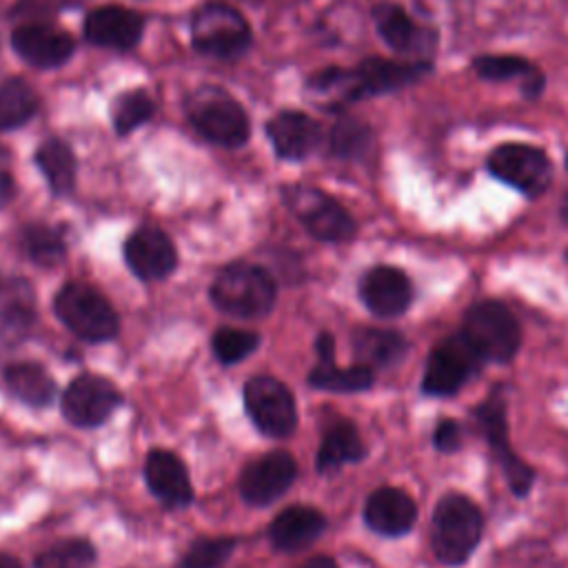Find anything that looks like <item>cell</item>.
<instances>
[{
  "label": "cell",
  "instance_id": "cell-1",
  "mask_svg": "<svg viewBox=\"0 0 568 568\" xmlns=\"http://www.w3.org/2000/svg\"><path fill=\"white\" fill-rule=\"evenodd\" d=\"M433 71L430 60H390V58H364L351 69L328 67L308 78L313 93L333 95L335 106L359 102L395 93L422 82Z\"/></svg>",
  "mask_w": 568,
  "mask_h": 568
},
{
  "label": "cell",
  "instance_id": "cell-2",
  "mask_svg": "<svg viewBox=\"0 0 568 568\" xmlns=\"http://www.w3.org/2000/svg\"><path fill=\"white\" fill-rule=\"evenodd\" d=\"M484 535V517L473 499L462 493L444 495L433 513L430 546L439 564L462 566Z\"/></svg>",
  "mask_w": 568,
  "mask_h": 568
},
{
  "label": "cell",
  "instance_id": "cell-3",
  "mask_svg": "<svg viewBox=\"0 0 568 568\" xmlns=\"http://www.w3.org/2000/svg\"><path fill=\"white\" fill-rule=\"evenodd\" d=\"M184 111L193 129L209 142L226 149L242 146L251 135L244 106L222 87L204 84L184 100Z\"/></svg>",
  "mask_w": 568,
  "mask_h": 568
},
{
  "label": "cell",
  "instance_id": "cell-4",
  "mask_svg": "<svg viewBox=\"0 0 568 568\" xmlns=\"http://www.w3.org/2000/svg\"><path fill=\"white\" fill-rule=\"evenodd\" d=\"M275 280L260 264H229L211 284V302L233 317H264L275 306Z\"/></svg>",
  "mask_w": 568,
  "mask_h": 568
},
{
  "label": "cell",
  "instance_id": "cell-5",
  "mask_svg": "<svg viewBox=\"0 0 568 568\" xmlns=\"http://www.w3.org/2000/svg\"><path fill=\"white\" fill-rule=\"evenodd\" d=\"M459 333L477 351L484 364H508L521 344V331L515 315L497 300L473 304L464 315Z\"/></svg>",
  "mask_w": 568,
  "mask_h": 568
},
{
  "label": "cell",
  "instance_id": "cell-6",
  "mask_svg": "<svg viewBox=\"0 0 568 568\" xmlns=\"http://www.w3.org/2000/svg\"><path fill=\"white\" fill-rule=\"evenodd\" d=\"M191 44L197 53L233 60L240 58L253 42L251 27L244 16L226 2H206L191 16Z\"/></svg>",
  "mask_w": 568,
  "mask_h": 568
},
{
  "label": "cell",
  "instance_id": "cell-7",
  "mask_svg": "<svg viewBox=\"0 0 568 568\" xmlns=\"http://www.w3.org/2000/svg\"><path fill=\"white\" fill-rule=\"evenodd\" d=\"M58 320L84 342H106L120 331V320L111 302L89 284L69 282L53 300Z\"/></svg>",
  "mask_w": 568,
  "mask_h": 568
},
{
  "label": "cell",
  "instance_id": "cell-8",
  "mask_svg": "<svg viewBox=\"0 0 568 568\" xmlns=\"http://www.w3.org/2000/svg\"><path fill=\"white\" fill-rule=\"evenodd\" d=\"M284 202L302 226L320 242H348L357 233L353 215L328 193L308 184L282 189Z\"/></svg>",
  "mask_w": 568,
  "mask_h": 568
},
{
  "label": "cell",
  "instance_id": "cell-9",
  "mask_svg": "<svg viewBox=\"0 0 568 568\" xmlns=\"http://www.w3.org/2000/svg\"><path fill=\"white\" fill-rule=\"evenodd\" d=\"M488 173L517 189L526 197H539L552 184V162L548 153L528 142L497 144L486 158Z\"/></svg>",
  "mask_w": 568,
  "mask_h": 568
},
{
  "label": "cell",
  "instance_id": "cell-10",
  "mask_svg": "<svg viewBox=\"0 0 568 568\" xmlns=\"http://www.w3.org/2000/svg\"><path fill=\"white\" fill-rule=\"evenodd\" d=\"M484 359L468 344L462 333H455L442 339L428 355L422 390L430 397H448L455 395L466 382L479 373Z\"/></svg>",
  "mask_w": 568,
  "mask_h": 568
},
{
  "label": "cell",
  "instance_id": "cell-11",
  "mask_svg": "<svg viewBox=\"0 0 568 568\" xmlns=\"http://www.w3.org/2000/svg\"><path fill=\"white\" fill-rule=\"evenodd\" d=\"M244 408L253 426L266 437H288L297 426V406L291 390L271 375H257L246 382Z\"/></svg>",
  "mask_w": 568,
  "mask_h": 568
},
{
  "label": "cell",
  "instance_id": "cell-12",
  "mask_svg": "<svg viewBox=\"0 0 568 568\" xmlns=\"http://www.w3.org/2000/svg\"><path fill=\"white\" fill-rule=\"evenodd\" d=\"M473 419L477 424V428H481L484 437L488 439L501 470H504V477L510 486V490L517 495V497H524L532 481H535V470L521 462L517 457V453L510 448V442H508V422H506V402L501 397L499 390L490 393L486 397L484 404H479L475 410H473Z\"/></svg>",
  "mask_w": 568,
  "mask_h": 568
},
{
  "label": "cell",
  "instance_id": "cell-13",
  "mask_svg": "<svg viewBox=\"0 0 568 568\" xmlns=\"http://www.w3.org/2000/svg\"><path fill=\"white\" fill-rule=\"evenodd\" d=\"M373 24L384 44L406 60H430L437 49V31L417 22L397 2H377L371 11Z\"/></svg>",
  "mask_w": 568,
  "mask_h": 568
},
{
  "label": "cell",
  "instance_id": "cell-14",
  "mask_svg": "<svg viewBox=\"0 0 568 568\" xmlns=\"http://www.w3.org/2000/svg\"><path fill=\"white\" fill-rule=\"evenodd\" d=\"M120 390L102 375L82 373L69 382L62 393V415L80 428L100 426L120 406Z\"/></svg>",
  "mask_w": 568,
  "mask_h": 568
},
{
  "label": "cell",
  "instance_id": "cell-15",
  "mask_svg": "<svg viewBox=\"0 0 568 568\" xmlns=\"http://www.w3.org/2000/svg\"><path fill=\"white\" fill-rule=\"evenodd\" d=\"M297 477V464L286 450H271L251 462L237 481L240 495L251 506H268L280 499Z\"/></svg>",
  "mask_w": 568,
  "mask_h": 568
},
{
  "label": "cell",
  "instance_id": "cell-16",
  "mask_svg": "<svg viewBox=\"0 0 568 568\" xmlns=\"http://www.w3.org/2000/svg\"><path fill=\"white\" fill-rule=\"evenodd\" d=\"M124 260L140 280H164L178 264V251L162 229L140 226L124 242Z\"/></svg>",
  "mask_w": 568,
  "mask_h": 568
},
{
  "label": "cell",
  "instance_id": "cell-17",
  "mask_svg": "<svg viewBox=\"0 0 568 568\" xmlns=\"http://www.w3.org/2000/svg\"><path fill=\"white\" fill-rule=\"evenodd\" d=\"M144 33V18L120 4H104L87 13L84 38L102 49L131 51Z\"/></svg>",
  "mask_w": 568,
  "mask_h": 568
},
{
  "label": "cell",
  "instance_id": "cell-18",
  "mask_svg": "<svg viewBox=\"0 0 568 568\" xmlns=\"http://www.w3.org/2000/svg\"><path fill=\"white\" fill-rule=\"evenodd\" d=\"M11 47L20 60L36 69H58L75 51V40L51 24H22L11 33Z\"/></svg>",
  "mask_w": 568,
  "mask_h": 568
},
{
  "label": "cell",
  "instance_id": "cell-19",
  "mask_svg": "<svg viewBox=\"0 0 568 568\" xmlns=\"http://www.w3.org/2000/svg\"><path fill=\"white\" fill-rule=\"evenodd\" d=\"M359 297L373 315L397 317L410 306L413 286L402 268L379 264L362 275Z\"/></svg>",
  "mask_w": 568,
  "mask_h": 568
},
{
  "label": "cell",
  "instance_id": "cell-20",
  "mask_svg": "<svg viewBox=\"0 0 568 568\" xmlns=\"http://www.w3.org/2000/svg\"><path fill=\"white\" fill-rule=\"evenodd\" d=\"M266 135L282 160L302 162L322 144V126L304 111H280L266 122Z\"/></svg>",
  "mask_w": 568,
  "mask_h": 568
},
{
  "label": "cell",
  "instance_id": "cell-21",
  "mask_svg": "<svg viewBox=\"0 0 568 568\" xmlns=\"http://www.w3.org/2000/svg\"><path fill=\"white\" fill-rule=\"evenodd\" d=\"M417 519L415 499L395 486H382L373 490L364 504V521L371 530L384 537L406 535Z\"/></svg>",
  "mask_w": 568,
  "mask_h": 568
},
{
  "label": "cell",
  "instance_id": "cell-22",
  "mask_svg": "<svg viewBox=\"0 0 568 568\" xmlns=\"http://www.w3.org/2000/svg\"><path fill=\"white\" fill-rule=\"evenodd\" d=\"M144 479L149 490L166 508H182V506H189L193 499L189 470L182 464V459L171 450L155 448L146 455Z\"/></svg>",
  "mask_w": 568,
  "mask_h": 568
},
{
  "label": "cell",
  "instance_id": "cell-23",
  "mask_svg": "<svg viewBox=\"0 0 568 568\" xmlns=\"http://www.w3.org/2000/svg\"><path fill=\"white\" fill-rule=\"evenodd\" d=\"M470 67L475 75L486 82H519V89L528 100L539 98L546 87V75L541 69L521 55L481 53L473 58Z\"/></svg>",
  "mask_w": 568,
  "mask_h": 568
},
{
  "label": "cell",
  "instance_id": "cell-24",
  "mask_svg": "<svg viewBox=\"0 0 568 568\" xmlns=\"http://www.w3.org/2000/svg\"><path fill=\"white\" fill-rule=\"evenodd\" d=\"M326 530V517L311 506L284 508L268 526L271 544L277 550L295 552L311 546Z\"/></svg>",
  "mask_w": 568,
  "mask_h": 568
},
{
  "label": "cell",
  "instance_id": "cell-25",
  "mask_svg": "<svg viewBox=\"0 0 568 568\" xmlns=\"http://www.w3.org/2000/svg\"><path fill=\"white\" fill-rule=\"evenodd\" d=\"M353 353L357 364L366 368H386L399 364L408 353V342L390 328H357L353 335Z\"/></svg>",
  "mask_w": 568,
  "mask_h": 568
},
{
  "label": "cell",
  "instance_id": "cell-26",
  "mask_svg": "<svg viewBox=\"0 0 568 568\" xmlns=\"http://www.w3.org/2000/svg\"><path fill=\"white\" fill-rule=\"evenodd\" d=\"M36 164L47 180L51 193L55 195H67L75 186V175H78V162L73 149L60 140V138H49L44 140L38 151H36Z\"/></svg>",
  "mask_w": 568,
  "mask_h": 568
},
{
  "label": "cell",
  "instance_id": "cell-27",
  "mask_svg": "<svg viewBox=\"0 0 568 568\" xmlns=\"http://www.w3.org/2000/svg\"><path fill=\"white\" fill-rule=\"evenodd\" d=\"M4 384L13 397L29 406H49L55 397V382L36 362H16L4 368Z\"/></svg>",
  "mask_w": 568,
  "mask_h": 568
},
{
  "label": "cell",
  "instance_id": "cell-28",
  "mask_svg": "<svg viewBox=\"0 0 568 568\" xmlns=\"http://www.w3.org/2000/svg\"><path fill=\"white\" fill-rule=\"evenodd\" d=\"M364 455H366V448L359 439L357 428L351 422H337L322 437V444L317 450V470L333 473L344 464L359 462Z\"/></svg>",
  "mask_w": 568,
  "mask_h": 568
},
{
  "label": "cell",
  "instance_id": "cell-29",
  "mask_svg": "<svg viewBox=\"0 0 568 568\" xmlns=\"http://www.w3.org/2000/svg\"><path fill=\"white\" fill-rule=\"evenodd\" d=\"M373 149V131L353 115H339L328 131V153L337 160H362Z\"/></svg>",
  "mask_w": 568,
  "mask_h": 568
},
{
  "label": "cell",
  "instance_id": "cell-30",
  "mask_svg": "<svg viewBox=\"0 0 568 568\" xmlns=\"http://www.w3.org/2000/svg\"><path fill=\"white\" fill-rule=\"evenodd\" d=\"M308 384L331 393H359L373 386V371L362 364L342 368L335 364V357L320 359L317 366L308 373Z\"/></svg>",
  "mask_w": 568,
  "mask_h": 568
},
{
  "label": "cell",
  "instance_id": "cell-31",
  "mask_svg": "<svg viewBox=\"0 0 568 568\" xmlns=\"http://www.w3.org/2000/svg\"><path fill=\"white\" fill-rule=\"evenodd\" d=\"M38 111L36 91L20 78L0 82V131H11L27 124Z\"/></svg>",
  "mask_w": 568,
  "mask_h": 568
},
{
  "label": "cell",
  "instance_id": "cell-32",
  "mask_svg": "<svg viewBox=\"0 0 568 568\" xmlns=\"http://www.w3.org/2000/svg\"><path fill=\"white\" fill-rule=\"evenodd\" d=\"M20 246L40 266H55L67 253L60 231L49 224H27L20 231Z\"/></svg>",
  "mask_w": 568,
  "mask_h": 568
},
{
  "label": "cell",
  "instance_id": "cell-33",
  "mask_svg": "<svg viewBox=\"0 0 568 568\" xmlns=\"http://www.w3.org/2000/svg\"><path fill=\"white\" fill-rule=\"evenodd\" d=\"M153 113H155V104L144 89L124 91L113 100V106H111L113 131L118 135H129L135 129H140L146 120H151Z\"/></svg>",
  "mask_w": 568,
  "mask_h": 568
},
{
  "label": "cell",
  "instance_id": "cell-34",
  "mask_svg": "<svg viewBox=\"0 0 568 568\" xmlns=\"http://www.w3.org/2000/svg\"><path fill=\"white\" fill-rule=\"evenodd\" d=\"M211 346H213V355L217 357V362L224 366H231V364L246 359L251 353L257 351L260 335L253 331H244V328L222 326L215 331Z\"/></svg>",
  "mask_w": 568,
  "mask_h": 568
},
{
  "label": "cell",
  "instance_id": "cell-35",
  "mask_svg": "<svg viewBox=\"0 0 568 568\" xmlns=\"http://www.w3.org/2000/svg\"><path fill=\"white\" fill-rule=\"evenodd\" d=\"M95 548L87 539H64L40 552L36 568H91Z\"/></svg>",
  "mask_w": 568,
  "mask_h": 568
},
{
  "label": "cell",
  "instance_id": "cell-36",
  "mask_svg": "<svg viewBox=\"0 0 568 568\" xmlns=\"http://www.w3.org/2000/svg\"><path fill=\"white\" fill-rule=\"evenodd\" d=\"M235 550V539H197L180 559L178 568H217L226 561V557Z\"/></svg>",
  "mask_w": 568,
  "mask_h": 568
},
{
  "label": "cell",
  "instance_id": "cell-37",
  "mask_svg": "<svg viewBox=\"0 0 568 568\" xmlns=\"http://www.w3.org/2000/svg\"><path fill=\"white\" fill-rule=\"evenodd\" d=\"M433 444L439 453H455L462 446V428L455 419H442L433 433Z\"/></svg>",
  "mask_w": 568,
  "mask_h": 568
},
{
  "label": "cell",
  "instance_id": "cell-38",
  "mask_svg": "<svg viewBox=\"0 0 568 568\" xmlns=\"http://www.w3.org/2000/svg\"><path fill=\"white\" fill-rule=\"evenodd\" d=\"M16 195V180L11 171V153L0 146V209L7 206Z\"/></svg>",
  "mask_w": 568,
  "mask_h": 568
},
{
  "label": "cell",
  "instance_id": "cell-39",
  "mask_svg": "<svg viewBox=\"0 0 568 568\" xmlns=\"http://www.w3.org/2000/svg\"><path fill=\"white\" fill-rule=\"evenodd\" d=\"M315 351L320 359H333L335 357V339L331 333H320L315 339Z\"/></svg>",
  "mask_w": 568,
  "mask_h": 568
},
{
  "label": "cell",
  "instance_id": "cell-40",
  "mask_svg": "<svg viewBox=\"0 0 568 568\" xmlns=\"http://www.w3.org/2000/svg\"><path fill=\"white\" fill-rule=\"evenodd\" d=\"M302 568H339V566L335 564V559L320 555V557H313V559H308V561H306Z\"/></svg>",
  "mask_w": 568,
  "mask_h": 568
},
{
  "label": "cell",
  "instance_id": "cell-41",
  "mask_svg": "<svg viewBox=\"0 0 568 568\" xmlns=\"http://www.w3.org/2000/svg\"><path fill=\"white\" fill-rule=\"evenodd\" d=\"M0 568H20V564H18L16 557L0 552Z\"/></svg>",
  "mask_w": 568,
  "mask_h": 568
},
{
  "label": "cell",
  "instance_id": "cell-42",
  "mask_svg": "<svg viewBox=\"0 0 568 568\" xmlns=\"http://www.w3.org/2000/svg\"><path fill=\"white\" fill-rule=\"evenodd\" d=\"M561 217H564V222L568 224V193H566V197H564V202H561Z\"/></svg>",
  "mask_w": 568,
  "mask_h": 568
},
{
  "label": "cell",
  "instance_id": "cell-43",
  "mask_svg": "<svg viewBox=\"0 0 568 568\" xmlns=\"http://www.w3.org/2000/svg\"><path fill=\"white\" fill-rule=\"evenodd\" d=\"M566 169H568V155H566Z\"/></svg>",
  "mask_w": 568,
  "mask_h": 568
}]
</instances>
